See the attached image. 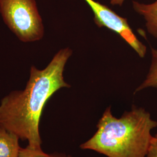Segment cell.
<instances>
[{"label":"cell","instance_id":"cell-1","mask_svg":"<svg viewBox=\"0 0 157 157\" xmlns=\"http://www.w3.org/2000/svg\"><path fill=\"white\" fill-rule=\"evenodd\" d=\"M72 54L69 48H63L43 70L32 67L25 89L12 91L1 101L0 126L27 141L32 148H41L40 121L46 103L58 90L71 87L63 73Z\"/></svg>","mask_w":157,"mask_h":157},{"label":"cell","instance_id":"cell-2","mask_svg":"<svg viewBox=\"0 0 157 157\" xmlns=\"http://www.w3.org/2000/svg\"><path fill=\"white\" fill-rule=\"evenodd\" d=\"M157 121L142 107L133 105L120 118L107 107L97 124V130L80 146L83 150L107 157H146Z\"/></svg>","mask_w":157,"mask_h":157},{"label":"cell","instance_id":"cell-3","mask_svg":"<svg viewBox=\"0 0 157 157\" xmlns=\"http://www.w3.org/2000/svg\"><path fill=\"white\" fill-rule=\"evenodd\" d=\"M4 22L23 42L41 39L44 26L35 0H0Z\"/></svg>","mask_w":157,"mask_h":157},{"label":"cell","instance_id":"cell-4","mask_svg":"<svg viewBox=\"0 0 157 157\" xmlns=\"http://www.w3.org/2000/svg\"><path fill=\"white\" fill-rule=\"evenodd\" d=\"M94 13V21L99 28H106L119 35L141 58L146 56L147 47L137 38L126 18L120 17L107 6L94 0H85Z\"/></svg>","mask_w":157,"mask_h":157},{"label":"cell","instance_id":"cell-5","mask_svg":"<svg viewBox=\"0 0 157 157\" xmlns=\"http://www.w3.org/2000/svg\"><path fill=\"white\" fill-rule=\"evenodd\" d=\"M133 6L135 11L144 18L147 32L157 38V0L150 4L133 1Z\"/></svg>","mask_w":157,"mask_h":157},{"label":"cell","instance_id":"cell-6","mask_svg":"<svg viewBox=\"0 0 157 157\" xmlns=\"http://www.w3.org/2000/svg\"><path fill=\"white\" fill-rule=\"evenodd\" d=\"M17 135L0 126V157H19L21 147Z\"/></svg>","mask_w":157,"mask_h":157},{"label":"cell","instance_id":"cell-7","mask_svg":"<svg viewBox=\"0 0 157 157\" xmlns=\"http://www.w3.org/2000/svg\"><path fill=\"white\" fill-rule=\"evenodd\" d=\"M151 63L146 78L135 90V93L148 88L157 89V50L151 48Z\"/></svg>","mask_w":157,"mask_h":157},{"label":"cell","instance_id":"cell-8","mask_svg":"<svg viewBox=\"0 0 157 157\" xmlns=\"http://www.w3.org/2000/svg\"><path fill=\"white\" fill-rule=\"evenodd\" d=\"M19 157H72V156L65 152H59L48 154L43 151L41 148H33L28 146L25 148H21Z\"/></svg>","mask_w":157,"mask_h":157},{"label":"cell","instance_id":"cell-9","mask_svg":"<svg viewBox=\"0 0 157 157\" xmlns=\"http://www.w3.org/2000/svg\"><path fill=\"white\" fill-rule=\"evenodd\" d=\"M146 157H157V133L153 135Z\"/></svg>","mask_w":157,"mask_h":157},{"label":"cell","instance_id":"cell-10","mask_svg":"<svg viewBox=\"0 0 157 157\" xmlns=\"http://www.w3.org/2000/svg\"><path fill=\"white\" fill-rule=\"evenodd\" d=\"M124 0H111V4L112 5H118L121 6L124 3Z\"/></svg>","mask_w":157,"mask_h":157}]
</instances>
